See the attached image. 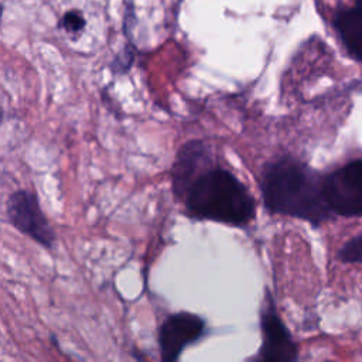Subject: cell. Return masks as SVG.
Wrapping results in <instances>:
<instances>
[{
  "label": "cell",
  "instance_id": "1",
  "mask_svg": "<svg viewBox=\"0 0 362 362\" xmlns=\"http://www.w3.org/2000/svg\"><path fill=\"white\" fill-rule=\"evenodd\" d=\"M259 187L270 214L300 218L313 225H320L334 214L324 195V178L294 157L284 156L267 163Z\"/></svg>",
  "mask_w": 362,
  "mask_h": 362
},
{
  "label": "cell",
  "instance_id": "2",
  "mask_svg": "<svg viewBox=\"0 0 362 362\" xmlns=\"http://www.w3.org/2000/svg\"><path fill=\"white\" fill-rule=\"evenodd\" d=\"M181 199L185 214L198 221L243 228L256 215V201L247 187L233 173L215 164L194 178Z\"/></svg>",
  "mask_w": 362,
  "mask_h": 362
},
{
  "label": "cell",
  "instance_id": "3",
  "mask_svg": "<svg viewBox=\"0 0 362 362\" xmlns=\"http://www.w3.org/2000/svg\"><path fill=\"white\" fill-rule=\"evenodd\" d=\"M6 215L17 230L47 249L54 247L55 232L41 211L35 192L30 189L14 191L6 202Z\"/></svg>",
  "mask_w": 362,
  "mask_h": 362
},
{
  "label": "cell",
  "instance_id": "4",
  "mask_svg": "<svg viewBox=\"0 0 362 362\" xmlns=\"http://www.w3.org/2000/svg\"><path fill=\"white\" fill-rule=\"evenodd\" d=\"M324 195L334 214L362 216V160L351 161L324 177Z\"/></svg>",
  "mask_w": 362,
  "mask_h": 362
},
{
  "label": "cell",
  "instance_id": "5",
  "mask_svg": "<svg viewBox=\"0 0 362 362\" xmlns=\"http://www.w3.org/2000/svg\"><path fill=\"white\" fill-rule=\"evenodd\" d=\"M260 329L262 345L259 348V358L262 361L291 362L297 359V345L279 317L269 291L260 311Z\"/></svg>",
  "mask_w": 362,
  "mask_h": 362
},
{
  "label": "cell",
  "instance_id": "6",
  "mask_svg": "<svg viewBox=\"0 0 362 362\" xmlns=\"http://www.w3.org/2000/svg\"><path fill=\"white\" fill-rule=\"evenodd\" d=\"M205 331V320L197 314L187 311L170 314L158 329L161 359L165 362L177 361L188 345L202 338Z\"/></svg>",
  "mask_w": 362,
  "mask_h": 362
},
{
  "label": "cell",
  "instance_id": "7",
  "mask_svg": "<svg viewBox=\"0 0 362 362\" xmlns=\"http://www.w3.org/2000/svg\"><path fill=\"white\" fill-rule=\"evenodd\" d=\"M211 165H214V160L204 141L191 140L185 143L178 150L171 170L173 192L178 198H182L194 178Z\"/></svg>",
  "mask_w": 362,
  "mask_h": 362
},
{
  "label": "cell",
  "instance_id": "8",
  "mask_svg": "<svg viewBox=\"0 0 362 362\" xmlns=\"http://www.w3.org/2000/svg\"><path fill=\"white\" fill-rule=\"evenodd\" d=\"M334 27L348 54L362 61V11L355 6L339 10L334 17Z\"/></svg>",
  "mask_w": 362,
  "mask_h": 362
},
{
  "label": "cell",
  "instance_id": "9",
  "mask_svg": "<svg viewBox=\"0 0 362 362\" xmlns=\"http://www.w3.org/2000/svg\"><path fill=\"white\" fill-rule=\"evenodd\" d=\"M338 257L346 263H362V235L348 240L339 249Z\"/></svg>",
  "mask_w": 362,
  "mask_h": 362
},
{
  "label": "cell",
  "instance_id": "10",
  "mask_svg": "<svg viewBox=\"0 0 362 362\" xmlns=\"http://www.w3.org/2000/svg\"><path fill=\"white\" fill-rule=\"evenodd\" d=\"M86 21L83 14L79 10H69L64 14L62 20H61V25L62 28H65L68 33L76 34L79 31L83 30Z\"/></svg>",
  "mask_w": 362,
  "mask_h": 362
},
{
  "label": "cell",
  "instance_id": "11",
  "mask_svg": "<svg viewBox=\"0 0 362 362\" xmlns=\"http://www.w3.org/2000/svg\"><path fill=\"white\" fill-rule=\"evenodd\" d=\"M132 61H133V51L126 48V49H123V52L120 55L116 57L113 66H115V69L120 68V71H123L132 64Z\"/></svg>",
  "mask_w": 362,
  "mask_h": 362
},
{
  "label": "cell",
  "instance_id": "12",
  "mask_svg": "<svg viewBox=\"0 0 362 362\" xmlns=\"http://www.w3.org/2000/svg\"><path fill=\"white\" fill-rule=\"evenodd\" d=\"M355 7L362 11V0H355Z\"/></svg>",
  "mask_w": 362,
  "mask_h": 362
}]
</instances>
